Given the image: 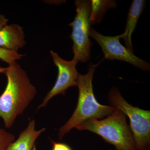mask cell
<instances>
[{
    "mask_svg": "<svg viewBox=\"0 0 150 150\" xmlns=\"http://www.w3.org/2000/svg\"><path fill=\"white\" fill-rule=\"evenodd\" d=\"M5 74L7 82L0 96V117L9 129L29 106L37 91L25 70L17 61L8 64Z\"/></svg>",
    "mask_w": 150,
    "mask_h": 150,
    "instance_id": "cell-1",
    "label": "cell"
},
{
    "mask_svg": "<svg viewBox=\"0 0 150 150\" xmlns=\"http://www.w3.org/2000/svg\"><path fill=\"white\" fill-rule=\"evenodd\" d=\"M8 19L4 15L0 14V29L7 25Z\"/></svg>",
    "mask_w": 150,
    "mask_h": 150,
    "instance_id": "cell-15",
    "label": "cell"
},
{
    "mask_svg": "<svg viewBox=\"0 0 150 150\" xmlns=\"http://www.w3.org/2000/svg\"><path fill=\"white\" fill-rule=\"evenodd\" d=\"M96 67V65L90 63L86 74L79 73L76 86L79 90L77 104L69 120L59 129V140H62L66 134L86 120L103 119L116 109L110 105L100 104L95 96L92 81Z\"/></svg>",
    "mask_w": 150,
    "mask_h": 150,
    "instance_id": "cell-2",
    "label": "cell"
},
{
    "mask_svg": "<svg viewBox=\"0 0 150 150\" xmlns=\"http://www.w3.org/2000/svg\"></svg>",
    "mask_w": 150,
    "mask_h": 150,
    "instance_id": "cell-18",
    "label": "cell"
},
{
    "mask_svg": "<svg viewBox=\"0 0 150 150\" xmlns=\"http://www.w3.org/2000/svg\"><path fill=\"white\" fill-rule=\"evenodd\" d=\"M23 54H19L18 52L6 50L0 48V59L8 64L17 60H20L24 57Z\"/></svg>",
    "mask_w": 150,
    "mask_h": 150,
    "instance_id": "cell-12",
    "label": "cell"
},
{
    "mask_svg": "<svg viewBox=\"0 0 150 150\" xmlns=\"http://www.w3.org/2000/svg\"><path fill=\"white\" fill-rule=\"evenodd\" d=\"M46 130V128H43L36 130L35 121L30 120L27 127L20 134L18 139L11 144L6 150H32L35 141Z\"/></svg>",
    "mask_w": 150,
    "mask_h": 150,
    "instance_id": "cell-10",
    "label": "cell"
},
{
    "mask_svg": "<svg viewBox=\"0 0 150 150\" xmlns=\"http://www.w3.org/2000/svg\"><path fill=\"white\" fill-rule=\"evenodd\" d=\"M89 36L92 38L101 47L105 58L107 60L123 61L138 69L150 71L149 63L137 57L121 44L120 41L121 35L105 36L91 27Z\"/></svg>",
    "mask_w": 150,
    "mask_h": 150,
    "instance_id": "cell-6",
    "label": "cell"
},
{
    "mask_svg": "<svg viewBox=\"0 0 150 150\" xmlns=\"http://www.w3.org/2000/svg\"><path fill=\"white\" fill-rule=\"evenodd\" d=\"M146 1L144 0H134L131 4L127 17L125 30L121 34V38L125 41L126 48L132 53L134 50L132 46L131 36L136 28L138 21L144 9Z\"/></svg>",
    "mask_w": 150,
    "mask_h": 150,
    "instance_id": "cell-9",
    "label": "cell"
},
{
    "mask_svg": "<svg viewBox=\"0 0 150 150\" xmlns=\"http://www.w3.org/2000/svg\"><path fill=\"white\" fill-rule=\"evenodd\" d=\"M26 44L23 28L19 25L7 24L0 29V48L18 52Z\"/></svg>",
    "mask_w": 150,
    "mask_h": 150,
    "instance_id": "cell-8",
    "label": "cell"
},
{
    "mask_svg": "<svg viewBox=\"0 0 150 150\" xmlns=\"http://www.w3.org/2000/svg\"><path fill=\"white\" fill-rule=\"evenodd\" d=\"M52 144V150H73L69 145L63 143H59L51 140Z\"/></svg>",
    "mask_w": 150,
    "mask_h": 150,
    "instance_id": "cell-14",
    "label": "cell"
},
{
    "mask_svg": "<svg viewBox=\"0 0 150 150\" xmlns=\"http://www.w3.org/2000/svg\"><path fill=\"white\" fill-rule=\"evenodd\" d=\"M75 5L76 14L74 21L69 24L72 27L69 37L73 42L74 58L79 62L86 63L90 59L92 46L89 38L91 1L76 0Z\"/></svg>",
    "mask_w": 150,
    "mask_h": 150,
    "instance_id": "cell-5",
    "label": "cell"
},
{
    "mask_svg": "<svg viewBox=\"0 0 150 150\" xmlns=\"http://www.w3.org/2000/svg\"><path fill=\"white\" fill-rule=\"evenodd\" d=\"M50 52L54 64L58 69V76L54 86L43 98L38 109L46 107L48 101L54 97L59 94L65 95L69 88L77 86L79 73L76 69L77 65L79 63L78 60L73 58L71 61H67L56 52L52 50Z\"/></svg>",
    "mask_w": 150,
    "mask_h": 150,
    "instance_id": "cell-7",
    "label": "cell"
},
{
    "mask_svg": "<svg viewBox=\"0 0 150 150\" xmlns=\"http://www.w3.org/2000/svg\"><path fill=\"white\" fill-rule=\"evenodd\" d=\"M75 129L97 134L117 150H137L126 116L119 109L103 119L86 120Z\"/></svg>",
    "mask_w": 150,
    "mask_h": 150,
    "instance_id": "cell-3",
    "label": "cell"
},
{
    "mask_svg": "<svg viewBox=\"0 0 150 150\" xmlns=\"http://www.w3.org/2000/svg\"><path fill=\"white\" fill-rule=\"evenodd\" d=\"M6 70V68H2V67H0V74L1 73H3V74H5Z\"/></svg>",
    "mask_w": 150,
    "mask_h": 150,
    "instance_id": "cell-16",
    "label": "cell"
},
{
    "mask_svg": "<svg viewBox=\"0 0 150 150\" xmlns=\"http://www.w3.org/2000/svg\"><path fill=\"white\" fill-rule=\"evenodd\" d=\"M108 98L110 106L121 110L129 118L137 150H148L150 145V110L129 104L116 87L110 90Z\"/></svg>",
    "mask_w": 150,
    "mask_h": 150,
    "instance_id": "cell-4",
    "label": "cell"
},
{
    "mask_svg": "<svg viewBox=\"0 0 150 150\" xmlns=\"http://www.w3.org/2000/svg\"><path fill=\"white\" fill-rule=\"evenodd\" d=\"M15 140V136L5 129L0 128V150H6Z\"/></svg>",
    "mask_w": 150,
    "mask_h": 150,
    "instance_id": "cell-13",
    "label": "cell"
},
{
    "mask_svg": "<svg viewBox=\"0 0 150 150\" xmlns=\"http://www.w3.org/2000/svg\"><path fill=\"white\" fill-rule=\"evenodd\" d=\"M32 150H37V149H36V147L35 146H34V147H33V149Z\"/></svg>",
    "mask_w": 150,
    "mask_h": 150,
    "instance_id": "cell-17",
    "label": "cell"
},
{
    "mask_svg": "<svg viewBox=\"0 0 150 150\" xmlns=\"http://www.w3.org/2000/svg\"><path fill=\"white\" fill-rule=\"evenodd\" d=\"M116 6V1H91V11L90 17L91 24L100 23L107 11L110 8H115Z\"/></svg>",
    "mask_w": 150,
    "mask_h": 150,
    "instance_id": "cell-11",
    "label": "cell"
}]
</instances>
